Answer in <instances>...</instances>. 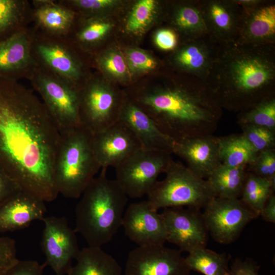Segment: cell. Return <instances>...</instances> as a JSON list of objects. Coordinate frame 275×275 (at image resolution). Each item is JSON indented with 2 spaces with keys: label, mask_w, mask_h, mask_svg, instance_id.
<instances>
[{
  "label": "cell",
  "mask_w": 275,
  "mask_h": 275,
  "mask_svg": "<svg viewBox=\"0 0 275 275\" xmlns=\"http://www.w3.org/2000/svg\"><path fill=\"white\" fill-rule=\"evenodd\" d=\"M240 126L241 134L257 153L275 149V131L251 124Z\"/></svg>",
  "instance_id": "cell-34"
},
{
  "label": "cell",
  "mask_w": 275,
  "mask_h": 275,
  "mask_svg": "<svg viewBox=\"0 0 275 275\" xmlns=\"http://www.w3.org/2000/svg\"><path fill=\"white\" fill-rule=\"evenodd\" d=\"M260 215L267 222L275 223V196L273 194L267 199L260 212Z\"/></svg>",
  "instance_id": "cell-43"
},
{
  "label": "cell",
  "mask_w": 275,
  "mask_h": 275,
  "mask_svg": "<svg viewBox=\"0 0 275 275\" xmlns=\"http://www.w3.org/2000/svg\"><path fill=\"white\" fill-rule=\"evenodd\" d=\"M32 53L38 67L65 80L77 89L87 80L78 50L67 37H56L34 30Z\"/></svg>",
  "instance_id": "cell-7"
},
{
  "label": "cell",
  "mask_w": 275,
  "mask_h": 275,
  "mask_svg": "<svg viewBox=\"0 0 275 275\" xmlns=\"http://www.w3.org/2000/svg\"><path fill=\"white\" fill-rule=\"evenodd\" d=\"M154 40L159 49L166 51H174L180 42L178 34L172 28L157 30L154 35Z\"/></svg>",
  "instance_id": "cell-40"
},
{
  "label": "cell",
  "mask_w": 275,
  "mask_h": 275,
  "mask_svg": "<svg viewBox=\"0 0 275 275\" xmlns=\"http://www.w3.org/2000/svg\"><path fill=\"white\" fill-rule=\"evenodd\" d=\"M208 34L221 44L235 42L243 13L237 0H201Z\"/></svg>",
  "instance_id": "cell-20"
},
{
  "label": "cell",
  "mask_w": 275,
  "mask_h": 275,
  "mask_svg": "<svg viewBox=\"0 0 275 275\" xmlns=\"http://www.w3.org/2000/svg\"><path fill=\"white\" fill-rule=\"evenodd\" d=\"M101 170L79 197L75 210V232L94 248H101L117 233L128 201L116 180L107 177V170Z\"/></svg>",
  "instance_id": "cell-4"
},
{
  "label": "cell",
  "mask_w": 275,
  "mask_h": 275,
  "mask_svg": "<svg viewBox=\"0 0 275 275\" xmlns=\"http://www.w3.org/2000/svg\"><path fill=\"white\" fill-rule=\"evenodd\" d=\"M42 221L44 227L41 246L45 257L44 263L56 275H66L80 251L76 232L64 216H45Z\"/></svg>",
  "instance_id": "cell-12"
},
{
  "label": "cell",
  "mask_w": 275,
  "mask_h": 275,
  "mask_svg": "<svg viewBox=\"0 0 275 275\" xmlns=\"http://www.w3.org/2000/svg\"><path fill=\"white\" fill-rule=\"evenodd\" d=\"M118 121L134 133L143 149L173 153L174 141L163 133L151 117L132 100H125Z\"/></svg>",
  "instance_id": "cell-22"
},
{
  "label": "cell",
  "mask_w": 275,
  "mask_h": 275,
  "mask_svg": "<svg viewBox=\"0 0 275 275\" xmlns=\"http://www.w3.org/2000/svg\"><path fill=\"white\" fill-rule=\"evenodd\" d=\"M203 82L222 109L240 112L275 96V44H224Z\"/></svg>",
  "instance_id": "cell-2"
},
{
  "label": "cell",
  "mask_w": 275,
  "mask_h": 275,
  "mask_svg": "<svg viewBox=\"0 0 275 275\" xmlns=\"http://www.w3.org/2000/svg\"><path fill=\"white\" fill-rule=\"evenodd\" d=\"M21 189L0 167V205Z\"/></svg>",
  "instance_id": "cell-42"
},
{
  "label": "cell",
  "mask_w": 275,
  "mask_h": 275,
  "mask_svg": "<svg viewBox=\"0 0 275 275\" xmlns=\"http://www.w3.org/2000/svg\"><path fill=\"white\" fill-rule=\"evenodd\" d=\"M172 160L169 153L141 149L115 168V180L128 197H143L152 189Z\"/></svg>",
  "instance_id": "cell-9"
},
{
  "label": "cell",
  "mask_w": 275,
  "mask_h": 275,
  "mask_svg": "<svg viewBox=\"0 0 275 275\" xmlns=\"http://www.w3.org/2000/svg\"><path fill=\"white\" fill-rule=\"evenodd\" d=\"M45 202L20 190L0 205V233L28 227L45 216Z\"/></svg>",
  "instance_id": "cell-23"
},
{
  "label": "cell",
  "mask_w": 275,
  "mask_h": 275,
  "mask_svg": "<svg viewBox=\"0 0 275 275\" xmlns=\"http://www.w3.org/2000/svg\"><path fill=\"white\" fill-rule=\"evenodd\" d=\"M243 13L235 42L275 44V2L269 0H237Z\"/></svg>",
  "instance_id": "cell-16"
},
{
  "label": "cell",
  "mask_w": 275,
  "mask_h": 275,
  "mask_svg": "<svg viewBox=\"0 0 275 275\" xmlns=\"http://www.w3.org/2000/svg\"><path fill=\"white\" fill-rule=\"evenodd\" d=\"M66 275H121L118 261L101 248L88 246L80 250Z\"/></svg>",
  "instance_id": "cell-26"
},
{
  "label": "cell",
  "mask_w": 275,
  "mask_h": 275,
  "mask_svg": "<svg viewBox=\"0 0 275 275\" xmlns=\"http://www.w3.org/2000/svg\"><path fill=\"white\" fill-rule=\"evenodd\" d=\"M237 121L240 125L251 124L275 131V96L240 112Z\"/></svg>",
  "instance_id": "cell-32"
},
{
  "label": "cell",
  "mask_w": 275,
  "mask_h": 275,
  "mask_svg": "<svg viewBox=\"0 0 275 275\" xmlns=\"http://www.w3.org/2000/svg\"><path fill=\"white\" fill-rule=\"evenodd\" d=\"M60 132L43 103L17 81H0V167L46 202L59 193L53 168Z\"/></svg>",
  "instance_id": "cell-1"
},
{
  "label": "cell",
  "mask_w": 275,
  "mask_h": 275,
  "mask_svg": "<svg viewBox=\"0 0 275 275\" xmlns=\"http://www.w3.org/2000/svg\"><path fill=\"white\" fill-rule=\"evenodd\" d=\"M31 3L34 30L52 36L69 35L78 17L74 11L60 0H32Z\"/></svg>",
  "instance_id": "cell-24"
},
{
  "label": "cell",
  "mask_w": 275,
  "mask_h": 275,
  "mask_svg": "<svg viewBox=\"0 0 275 275\" xmlns=\"http://www.w3.org/2000/svg\"><path fill=\"white\" fill-rule=\"evenodd\" d=\"M94 58L96 66L102 71L117 78H125L129 71L126 60L117 50L99 53Z\"/></svg>",
  "instance_id": "cell-35"
},
{
  "label": "cell",
  "mask_w": 275,
  "mask_h": 275,
  "mask_svg": "<svg viewBox=\"0 0 275 275\" xmlns=\"http://www.w3.org/2000/svg\"><path fill=\"white\" fill-rule=\"evenodd\" d=\"M32 27L0 42V81L28 80L37 67L32 53Z\"/></svg>",
  "instance_id": "cell-18"
},
{
  "label": "cell",
  "mask_w": 275,
  "mask_h": 275,
  "mask_svg": "<svg viewBox=\"0 0 275 275\" xmlns=\"http://www.w3.org/2000/svg\"><path fill=\"white\" fill-rule=\"evenodd\" d=\"M92 134L81 126L60 132L53 168L59 194L79 198L101 169L92 147Z\"/></svg>",
  "instance_id": "cell-5"
},
{
  "label": "cell",
  "mask_w": 275,
  "mask_h": 275,
  "mask_svg": "<svg viewBox=\"0 0 275 275\" xmlns=\"http://www.w3.org/2000/svg\"><path fill=\"white\" fill-rule=\"evenodd\" d=\"M172 28L180 40L192 39L208 34L205 23L201 0L180 2L174 5L171 13Z\"/></svg>",
  "instance_id": "cell-25"
},
{
  "label": "cell",
  "mask_w": 275,
  "mask_h": 275,
  "mask_svg": "<svg viewBox=\"0 0 275 275\" xmlns=\"http://www.w3.org/2000/svg\"><path fill=\"white\" fill-rule=\"evenodd\" d=\"M274 188L275 185L269 181L247 172L240 200L258 216Z\"/></svg>",
  "instance_id": "cell-31"
},
{
  "label": "cell",
  "mask_w": 275,
  "mask_h": 275,
  "mask_svg": "<svg viewBox=\"0 0 275 275\" xmlns=\"http://www.w3.org/2000/svg\"><path fill=\"white\" fill-rule=\"evenodd\" d=\"M18 260L15 240L9 237H0V275Z\"/></svg>",
  "instance_id": "cell-38"
},
{
  "label": "cell",
  "mask_w": 275,
  "mask_h": 275,
  "mask_svg": "<svg viewBox=\"0 0 275 275\" xmlns=\"http://www.w3.org/2000/svg\"><path fill=\"white\" fill-rule=\"evenodd\" d=\"M246 171L275 185V149L258 153L253 163L247 167Z\"/></svg>",
  "instance_id": "cell-36"
},
{
  "label": "cell",
  "mask_w": 275,
  "mask_h": 275,
  "mask_svg": "<svg viewBox=\"0 0 275 275\" xmlns=\"http://www.w3.org/2000/svg\"><path fill=\"white\" fill-rule=\"evenodd\" d=\"M207 229L216 241L230 243L257 216L238 198L214 197L202 213Z\"/></svg>",
  "instance_id": "cell-11"
},
{
  "label": "cell",
  "mask_w": 275,
  "mask_h": 275,
  "mask_svg": "<svg viewBox=\"0 0 275 275\" xmlns=\"http://www.w3.org/2000/svg\"><path fill=\"white\" fill-rule=\"evenodd\" d=\"M126 59L128 70L133 73L150 71L158 65L154 58L139 49H129L126 53Z\"/></svg>",
  "instance_id": "cell-37"
},
{
  "label": "cell",
  "mask_w": 275,
  "mask_h": 275,
  "mask_svg": "<svg viewBox=\"0 0 275 275\" xmlns=\"http://www.w3.org/2000/svg\"><path fill=\"white\" fill-rule=\"evenodd\" d=\"M31 3L28 0H0V42L30 26Z\"/></svg>",
  "instance_id": "cell-28"
},
{
  "label": "cell",
  "mask_w": 275,
  "mask_h": 275,
  "mask_svg": "<svg viewBox=\"0 0 275 275\" xmlns=\"http://www.w3.org/2000/svg\"><path fill=\"white\" fill-rule=\"evenodd\" d=\"M181 251L164 244L139 246L129 253L124 275H190Z\"/></svg>",
  "instance_id": "cell-13"
},
{
  "label": "cell",
  "mask_w": 275,
  "mask_h": 275,
  "mask_svg": "<svg viewBox=\"0 0 275 275\" xmlns=\"http://www.w3.org/2000/svg\"><path fill=\"white\" fill-rule=\"evenodd\" d=\"M246 168L231 167L221 163L206 179L215 197L238 198L245 179Z\"/></svg>",
  "instance_id": "cell-27"
},
{
  "label": "cell",
  "mask_w": 275,
  "mask_h": 275,
  "mask_svg": "<svg viewBox=\"0 0 275 275\" xmlns=\"http://www.w3.org/2000/svg\"><path fill=\"white\" fill-rule=\"evenodd\" d=\"M89 79L79 91V119L81 126L94 134L118 121L125 100L104 82Z\"/></svg>",
  "instance_id": "cell-10"
},
{
  "label": "cell",
  "mask_w": 275,
  "mask_h": 275,
  "mask_svg": "<svg viewBox=\"0 0 275 275\" xmlns=\"http://www.w3.org/2000/svg\"><path fill=\"white\" fill-rule=\"evenodd\" d=\"M224 45L209 34L180 40L170 57L171 64L182 74L203 81Z\"/></svg>",
  "instance_id": "cell-15"
},
{
  "label": "cell",
  "mask_w": 275,
  "mask_h": 275,
  "mask_svg": "<svg viewBox=\"0 0 275 275\" xmlns=\"http://www.w3.org/2000/svg\"><path fill=\"white\" fill-rule=\"evenodd\" d=\"M159 4L154 0H140L133 7L126 21V30L138 34L143 32L159 13Z\"/></svg>",
  "instance_id": "cell-33"
},
{
  "label": "cell",
  "mask_w": 275,
  "mask_h": 275,
  "mask_svg": "<svg viewBox=\"0 0 275 275\" xmlns=\"http://www.w3.org/2000/svg\"><path fill=\"white\" fill-rule=\"evenodd\" d=\"M179 79L144 90L132 100L174 141L213 134L223 109L202 81L182 74Z\"/></svg>",
  "instance_id": "cell-3"
},
{
  "label": "cell",
  "mask_w": 275,
  "mask_h": 275,
  "mask_svg": "<svg viewBox=\"0 0 275 275\" xmlns=\"http://www.w3.org/2000/svg\"><path fill=\"white\" fill-rule=\"evenodd\" d=\"M161 214L166 229L167 241L176 245L181 252L189 253L206 247L208 231L200 209L166 208Z\"/></svg>",
  "instance_id": "cell-14"
},
{
  "label": "cell",
  "mask_w": 275,
  "mask_h": 275,
  "mask_svg": "<svg viewBox=\"0 0 275 275\" xmlns=\"http://www.w3.org/2000/svg\"><path fill=\"white\" fill-rule=\"evenodd\" d=\"M122 226L126 235L139 246L164 244L167 232L161 213L147 200L130 204Z\"/></svg>",
  "instance_id": "cell-17"
},
{
  "label": "cell",
  "mask_w": 275,
  "mask_h": 275,
  "mask_svg": "<svg viewBox=\"0 0 275 275\" xmlns=\"http://www.w3.org/2000/svg\"><path fill=\"white\" fill-rule=\"evenodd\" d=\"M259 266L252 260L236 259L230 266L229 275H260Z\"/></svg>",
  "instance_id": "cell-41"
},
{
  "label": "cell",
  "mask_w": 275,
  "mask_h": 275,
  "mask_svg": "<svg viewBox=\"0 0 275 275\" xmlns=\"http://www.w3.org/2000/svg\"><path fill=\"white\" fill-rule=\"evenodd\" d=\"M230 258L225 253H218L205 247L188 253L185 260L191 271L203 275H229Z\"/></svg>",
  "instance_id": "cell-30"
},
{
  "label": "cell",
  "mask_w": 275,
  "mask_h": 275,
  "mask_svg": "<svg viewBox=\"0 0 275 275\" xmlns=\"http://www.w3.org/2000/svg\"><path fill=\"white\" fill-rule=\"evenodd\" d=\"M173 153L184 160L199 177L207 178L221 163L218 137L213 134L174 141Z\"/></svg>",
  "instance_id": "cell-21"
},
{
  "label": "cell",
  "mask_w": 275,
  "mask_h": 275,
  "mask_svg": "<svg viewBox=\"0 0 275 275\" xmlns=\"http://www.w3.org/2000/svg\"><path fill=\"white\" fill-rule=\"evenodd\" d=\"M218 143L221 162L229 166H250L258 154L241 134L218 137Z\"/></svg>",
  "instance_id": "cell-29"
},
{
  "label": "cell",
  "mask_w": 275,
  "mask_h": 275,
  "mask_svg": "<svg viewBox=\"0 0 275 275\" xmlns=\"http://www.w3.org/2000/svg\"><path fill=\"white\" fill-rule=\"evenodd\" d=\"M164 173L147 195L157 210L184 206L200 210L215 197L206 180L181 163L172 160Z\"/></svg>",
  "instance_id": "cell-6"
},
{
  "label": "cell",
  "mask_w": 275,
  "mask_h": 275,
  "mask_svg": "<svg viewBox=\"0 0 275 275\" xmlns=\"http://www.w3.org/2000/svg\"><path fill=\"white\" fill-rule=\"evenodd\" d=\"M94 155L101 169L116 167L142 146L134 133L118 121L106 129L92 134Z\"/></svg>",
  "instance_id": "cell-19"
},
{
  "label": "cell",
  "mask_w": 275,
  "mask_h": 275,
  "mask_svg": "<svg viewBox=\"0 0 275 275\" xmlns=\"http://www.w3.org/2000/svg\"><path fill=\"white\" fill-rule=\"evenodd\" d=\"M46 264L33 260H18L1 275H43Z\"/></svg>",
  "instance_id": "cell-39"
},
{
  "label": "cell",
  "mask_w": 275,
  "mask_h": 275,
  "mask_svg": "<svg viewBox=\"0 0 275 275\" xmlns=\"http://www.w3.org/2000/svg\"><path fill=\"white\" fill-rule=\"evenodd\" d=\"M28 80L40 94L60 132L81 126L79 90L38 67Z\"/></svg>",
  "instance_id": "cell-8"
}]
</instances>
